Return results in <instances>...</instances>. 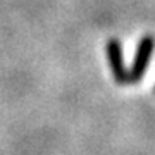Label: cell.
<instances>
[{
  "label": "cell",
  "mask_w": 155,
  "mask_h": 155,
  "mask_svg": "<svg viewBox=\"0 0 155 155\" xmlns=\"http://www.w3.org/2000/svg\"><path fill=\"white\" fill-rule=\"evenodd\" d=\"M105 52H107V62H109V67H110L112 78L119 84H127L129 83V72H127L126 66H124L121 41L117 38H110L107 41Z\"/></svg>",
  "instance_id": "cell-2"
},
{
  "label": "cell",
  "mask_w": 155,
  "mask_h": 155,
  "mask_svg": "<svg viewBox=\"0 0 155 155\" xmlns=\"http://www.w3.org/2000/svg\"><path fill=\"white\" fill-rule=\"evenodd\" d=\"M153 93H155V88H153Z\"/></svg>",
  "instance_id": "cell-3"
},
{
  "label": "cell",
  "mask_w": 155,
  "mask_h": 155,
  "mask_svg": "<svg viewBox=\"0 0 155 155\" xmlns=\"http://www.w3.org/2000/svg\"><path fill=\"white\" fill-rule=\"evenodd\" d=\"M155 48V38L150 35H145L143 38H140L138 47H136V54H134L133 64L129 69V83H140L145 78L147 67L150 64V57Z\"/></svg>",
  "instance_id": "cell-1"
}]
</instances>
